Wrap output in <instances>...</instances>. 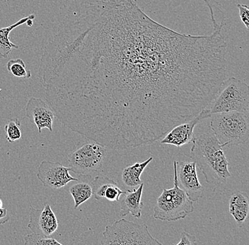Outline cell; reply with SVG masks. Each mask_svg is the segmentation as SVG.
<instances>
[{"label": "cell", "mask_w": 249, "mask_h": 245, "mask_svg": "<svg viewBox=\"0 0 249 245\" xmlns=\"http://www.w3.org/2000/svg\"><path fill=\"white\" fill-rule=\"evenodd\" d=\"M230 214L236 221L237 226L241 227L248 218L249 199L246 192L236 190L229 201Z\"/></svg>", "instance_id": "14"}, {"label": "cell", "mask_w": 249, "mask_h": 245, "mask_svg": "<svg viewBox=\"0 0 249 245\" xmlns=\"http://www.w3.org/2000/svg\"><path fill=\"white\" fill-rule=\"evenodd\" d=\"M211 114L209 109L208 107L205 108L189 121L180 123L173 128L163 137L161 140V144L170 145L180 148L188 143H192L195 137L194 129L196 126L200 121L209 118Z\"/></svg>", "instance_id": "10"}, {"label": "cell", "mask_w": 249, "mask_h": 245, "mask_svg": "<svg viewBox=\"0 0 249 245\" xmlns=\"http://www.w3.org/2000/svg\"><path fill=\"white\" fill-rule=\"evenodd\" d=\"M223 26L183 34L136 0H73L40 58L47 103L64 126L107 149L152 144L217 94Z\"/></svg>", "instance_id": "1"}, {"label": "cell", "mask_w": 249, "mask_h": 245, "mask_svg": "<svg viewBox=\"0 0 249 245\" xmlns=\"http://www.w3.org/2000/svg\"><path fill=\"white\" fill-rule=\"evenodd\" d=\"M21 123L18 118H12L9 120L7 124L4 126L6 132V140L9 143H12L21 138Z\"/></svg>", "instance_id": "20"}, {"label": "cell", "mask_w": 249, "mask_h": 245, "mask_svg": "<svg viewBox=\"0 0 249 245\" xmlns=\"http://www.w3.org/2000/svg\"><path fill=\"white\" fill-rule=\"evenodd\" d=\"M101 245H163L154 238L145 224L125 219L117 220L106 226Z\"/></svg>", "instance_id": "5"}, {"label": "cell", "mask_w": 249, "mask_h": 245, "mask_svg": "<svg viewBox=\"0 0 249 245\" xmlns=\"http://www.w3.org/2000/svg\"><path fill=\"white\" fill-rule=\"evenodd\" d=\"M71 168L63 166L60 162L42 161L39 165L37 177L43 187L60 189L70 182H77L78 178L70 175Z\"/></svg>", "instance_id": "8"}, {"label": "cell", "mask_w": 249, "mask_h": 245, "mask_svg": "<svg viewBox=\"0 0 249 245\" xmlns=\"http://www.w3.org/2000/svg\"><path fill=\"white\" fill-rule=\"evenodd\" d=\"M3 207V203L2 201H1V199H0V208H1V207Z\"/></svg>", "instance_id": "27"}, {"label": "cell", "mask_w": 249, "mask_h": 245, "mask_svg": "<svg viewBox=\"0 0 249 245\" xmlns=\"http://www.w3.org/2000/svg\"><path fill=\"white\" fill-rule=\"evenodd\" d=\"M35 18V15L32 14L28 17H23L10 26L0 28V59L7 58L12 50L18 49L19 48L18 45L12 43L9 39V34H10L11 31H13L16 28L24 24L29 20H34Z\"/></svg>", "instance_id": "17"}, {"label": "cell", "mask_w": 249, "mask_h": 245, "mask_svg": "<svg viewBox=\"0 0 249 245\" xmlns=\"http://www.w3.org/2000/svg\"><path fill=\"white\" fill-rule=\"evenodd\" d=\"M174 187L163 188L157 198L154 207V218L160 221H172L184 219L194 211V202L179 187L176 171V161L174 162Z\"/></svg>", "instance_id": "4"}, {"label": "cell", "mask_w": 249, "mask_h": 245, "mask_svg": "<svg viewBox=\"0 0 249 245\" xmlns=\"http://www.w3.org/2000/svg\"><path fill=\"white\" fill-rule=\"evenodd\" d=\"M92 180L91 175H79L76 183L68 188V192L74 199V209L78 208L93 196Z\"/></svg>", "instance_id": "15"}, {"label": "cell", "mask_w": 249, "mask_h": 245, "mask_svg": "<svg viewBox=\"0 0 249 245\" xmlns=\"http://www.w3.org/2000/svg\"><path fill=\"white\" fill-rule=\"evenodd\" d=\"M26 24H27L28 26L31 27V26H32L33 24H34V20H29V21L26 22Z\"/></svg>", "instance_id": "26"}, {"label": "cell", "mask_w": 249, "mask_h": 245, "mask_svg": "<svg viewBox=\"0 0 249 245\" xmlns=\"http://www.w3.org/2000/svg\"><path fill=\"white\" fill-rule=\"evenodd\" d=\"M153 160V157H150L142 162H138L134 165L126 167L123 170L121 179L126 190L133 191L143 183L141 180V175L147 165Z\"/></svg>", "instance_id": "16"}, {"label": "cell", "mask_w": 249, "mask_h": 245, "mask_svg": "<svg viewBox=\"0 0 249 245\" xmlns=\"http://www.w3.org/2000/svg\"><path fill=\"white\" fill-rule=\"evenodd\" d=\"M24 245H63L54 238H45L36 234H29L24 239Z\"/></svg>", "instance_id": "21"}, {"label": "cell", "mask_w": 249, "mask_h": 245, "mask_svg": "<svg viewBox=\"0 0 249 245\" xmlns=\"http://www.w3.org/2000/svg\"><path fill=\"white\" fill-rule=\"evenodd\" d=\"M238 9H239V16L241 21L244 23L247 29H249V7L246 4H237L236 5Z\"/></svg>", "instance_id": "23"}, {"label": "cell", "mask_w": 249, "mask_h": 245, "mask_svg": "<svg viewBox=\"0 0 249 245\" xmlns=\"http://www.w3.org/2000/svg\"><path fill=\"white\" fill-rule=\"evenodd\" d=\"M116 184L113 179H110L107 176H96L92 180L93 196L95 199H104V193L106 190L110 186Z\"/></svg>", "instance_id": "18"}, {"label": "cell", "mask_w": 249, "mask_h": 245, "mask_svg": "<svg viewBox=\"0 0 249 245\" xmlns=\"http://www.w3.org/2000/svg\"><path fill=\"white\" fill-rule=\"evenodd\" d=\"M29 217L28 227L36 235L50 238L58 228L57 217L49 204H46L41 209L31 207Z\"/></svg>", "instance_id": "11"}, {"label": "cell", "mask_w": 249, "mask_h": 245, "mask_svg": "<svg viewBox=\"0 0 249 245\" xmlns=\"http://www.w3.org/2000/svg\"><path fill=\"white\" fill-rule=\"evenodd\" d=\"M176 171L179 187L193 202L203 197L204 187L199 181L197 166L194 162L176 161Z\"/></svg>", "instance_id": "9"}, {"label": "cell", "mask_w": 249, "mask_h": 245, "mask_svg": "<svg viewBox=\"0 0 249 245\" xmlns=\"http://www.w3.org/2000/svg\"><path fill=\"white\" fill-rule=\"evenodd\" d=\"M210 114L249 111V87L236 77L226 79L220 90L208 107Z\"/></svg>", "instance_id": "6"}, {"label": "cell", "mask_w": 249, "mask_h": 245, "mask_svg": "<svg viewBox=\"0 0 249 245\" xmlns=\"http://www.w3.org/2000/svg\"><path fill=\"white\" fill-rule=\"evenodd\" d=\"M144 183L141 184L138 188L133 191L127 190V193L124 195V197L120 201V216H127L131 214L134 218H140L142 215L143 205L142 201Z\"/></svg>", "instance_id": "13"}, {"label": "cell", "mask_w": 249, "mask_h": 245, "mask_svg": "<svg viewBox=\"0 0 249 245\" xmlns=\"http://www.w3.org/2000/svg\"><path fill=\"white\" fill-rule=\"evenodd\" d=\"M107 151L106 147L89 140L68 154L69 168L78 176H91V174L99 172L102 169Z\"/></svg>", "instance_id": "7"}, {"label": "cell", "mask_w": 249, "mask_h": 245, "mask_svg": "<svg viewBox=\"0 0 249 245\" xmlns=\"http://www.w3.org/2000/svg\"><path fill=\"white\" fill-rule=\"evenodd\" d=\"M210 118V129L223 148L239 146L248 141L249 112L215 113Z\"/></svg>", "instance_id": "3"}, {"label": "cell", "mask_w": 249, "mask_h": 245, "mask_svg": "<svg viewBox=\"0 0 249 245\" xmlns=\"http://www.w3.org/2000/svg\"><path fill=\"white\" fill-rule=\"evenodd\" d=\"M7 69L15 77L30 79L32 76V73L26 68L24 62L21 58L9 60L7 64Z\"/></svg>", "instance_id": "19"}, {"label": "cell", "mask_w": 249, "mask_h": 245, "mask_svg": "<svg viewBox=\"0 0 249 245\" xmlns=\"http://www.w3.org/2000/svg\"><path fill=\"white\" fill-rule=\"evenodd\" d=\"M191 158L202 171L205 182L214 185L224 183L231 176L223 147L211 129L195 135Z\"/></svg>", "instance_id": "2"}, {"label": "cell", "mask_w": 249, "mask_h": 245, "mask_svg": "<svg viewBox=\"0 0 249 245\" xmlns=\"http://www.w3.org/2000/svg\"><path fill=\"white\" fill-rule=\"evenodd\" d=\"M9 221V215L5 207L0 208V225H4Z\"/></svg>", "instance_id": "25"}, {"label": "cell", "mask_w": 249, "mask_h": 245, "mask_svg": "<svg viewBox=\"0 0 249 245\" xmlns=\"http://www.w3.org/2000/svg\"><path fill=\"white\" fill-rule=\"evenodd\" d=\"M177 245H197L196 239L193 235H190L189 233L183 231L180 233V241Z\"/></svg>", "instance_id": "24"}, {"label": "cell", "mask_w": 249, "mask_h": 245, "mask_svg": "<svg viewBox=\"0 0 249 245\" xmlns=\"http://www.w3.org/2000/svg\"><path fill=\"white\" fill-rule=\"evenodd\" d=\"M127 190L122 189L118 187V184L110 186L104 193V198L110 202H119L120 198L122 195L125 194Z\"/></svg>", "instance_id": "22"}, {"label": "cell", "mask_w": 249, "mask_h": 245, "mask_svg": "<svg viewBox=\"0 0 249 245\" xmlns=\"http://www.w3.org/2000/svg\"><path fill=\"white\" fill-rule=\"evenodd\" d=\"M25 112L26 118L36 126L39 134L44 129L53 132L55 114L46 101L40 98H31L26 104Z\"/></svg>", "instance_id": "12"}]
</instances>
